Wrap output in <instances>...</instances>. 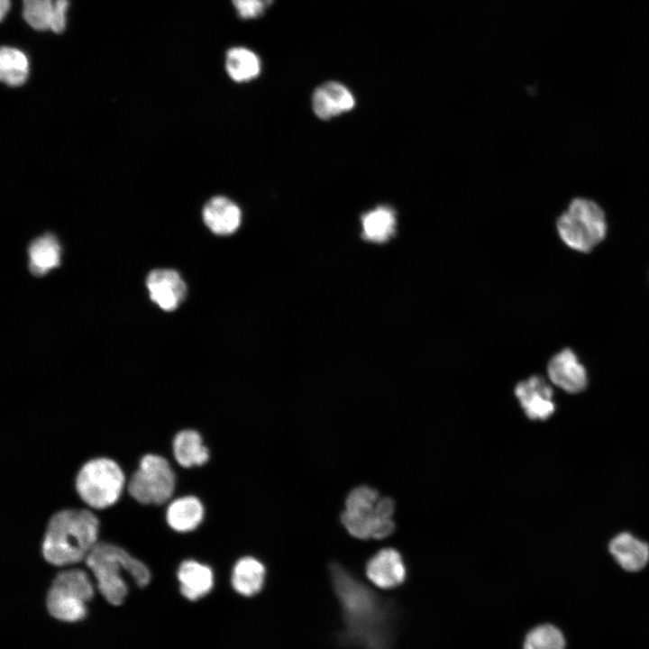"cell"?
<instances>
[{"mask_svg": "<svg viewBox=\"0 0 649 649\" xmlns=\"http://www.w3.org/2000/svg\"><path fill=\"white\" fill-rule=\"evenodd\" d=\"M93 594V585L85 571H61L53 579L47 593L48 611L62 621L80 620L87 614L86 603L92 599Z\"/></svg>", "mask_w": 649, "mask_h": 649, "instance_id": "cell-7", "label": "cell"}, {"mask_svg": "<svg viewBox=\"0 0 649 649\" xmlns=\"http://www.w3.org/2000/svg\"><path fill=\"white\" fill-rule=\"evenodd\" d=\"M124 484L121 467L107 457L93 458L78 470L75 488L79 498L96 509L105 508L120 498Z\"/></svg>", "mask_w": 649, "mask_h": 649, "instance_id": "cell-6", "label": "cell"}, {"mask_svg": "<svg viewBox=\"0 0 649 649\" xmlns=\"http://www.w3.org/2000/svg\"><path fill=\"white\" fill-rule=\"evenodd\" d=\"M10 7H11V1H10V0H0V18H1V21H3L4 18H5V16L7 14Z\"/></svg>", "mask_w": 649, "mask_h": 649, "instance_id": "cell-28", "label": "cell"}, {"mask_svg": "<svg viewBox=\"0 0 649 649\" xmlns=\"http://www.w3.org/2000/svg\"><path fill=\"white\" fill-rule=\"evenodd\" d=\"M29 74L26 55L13 47H2L0 50V78L3 82L17 87L25 82Z\"/></svg>", "mask_w": 649, "mask_h": 649, "instance_id": "cell-23", "label": "cell"}, {"mask_svg": "<svg viewBox=\"0 0 649 649\" xmlns=\"http://www.w3.org/2000/svg\"><path fill=\"white\" fill-rule=\"evenodd\" d=\"M365 571L370 582L382 590L398 587L407 576L402 556L393 548H384L375 553L368 561Z\"/></svg>", "mask_w": 649, "mask_h": 649, "instance_id": "cell-11", "label": "cell"}, {"mask_svg": "<svg viewBox=\"0 0 649 649\" xmlns=\"http://www.w3.org/2000/svg\"><path fill=\"white\" fill-rule=\"evenodd\" d=\"M361 236L368 242L384 243L397 231V213L388 206H379L361 217Z\"/></svg>", "mask_w": 649, "mask_h": 649, "instance_id": "cell-17", "label": "cell"}, {"mask_svg": "<svg viewBox=\"0 0 649 649\" xmlns=\"http://www.w3.org/2000/svg\"><path fill=\"white\" fill-rule=\"evenodd\" d=\"M69 5V0H54L50 30L56 33H60L64 31L66 27V13Z\"/></svg>", "mask_w": 649, "mask_h": 649, "instance_id": "cell-27", "label": "cell"}, {"mask_svg": "<svg viewBox=\"0 0 649 649\" xmlns=\"http://www.w3.org/2000/svg\"><path fill=\"white\" fill-rule=\"evenodd\" d=\"M355 105L352 93L334 81L325 82L314 91L312 108L317 117L328 120L352 110Z\"/></svg>", "mask_w": 649, "mask_h": 649, "instance_id": "cell-13", "label": "cell"}, {"mask_svg": "<svg viewBox=\"0 0 649 649\" xmlns=\"http://www.w3.org/2000/svg\"><path fill=\"white\" fill-rule=\"evenodd\" d=\"M28 255L31 272L41 276L59 265L61 249L54 235L45 233L31 242Z\"/></svg>", "mask_w": 649, "mask_h": 649, "instance_id": "cell-21", "label": "cell"}, {"mask_svg": "<svg viewBox=\"0 0 649 649\" xmlns=\"http://www.w3.org/2000/svg\"><path fill=\"white\" fill-rule=\"evenodd\" d=\"M172 448L175 460L185 468L201 466L209 460V450L200 434L192 429L181 430L174 436Z\"/></svg>", "mask_w": 649, "mask_h": 649, "instance_id": "cell-20", "label": "cell"}, {"mask_svg": "<svg viewBox=\"0 0 649 649\" xmlns=\"http://www.w3.org/2000/svg\"><path fill=\"white\" fill-rule=\"evenodd\" d=\"M394 510L391 498L379 497L370 487L359 486L348 494L341 522L357 539H383L395 530Z\"/></svg>", "mask_w": 649, "mask_h": 649, "instance_id": "cell-5", "label": "cell"}, {"mask_svg": "<svg viewBox=\"0 0 649 649\" xmlns=\"http://www.w3.org/2000/svg\"><path fill=\"white\" fill-rule=\"evenodd\" d=\"M151 299L165 311L175 310L187 296V285L174 270H151L146 279Z\"/></svg>", "mask_w": 649, "mask_h": 649, "instance_id": "cell-10", "label": "cell"}, {"mask_svg": "<svg viewBox=\"0 0 649 649\" xmlns=\"http://www.w3.org/2000/svg\"><path fill=\"white\" fill-rule=\"evenodd\" d=\"M99 521L87 509L65 508L48 520L41 553L55 566H65L85 560L97 543Z\"/></svg>", "mask_w": 649, "mask_h": 649, "instance_id": "cell-2", "label": "cell"}, {"mask_svg": "<svg viewBox=\"0 0 649 649\" xmlns=\"http://www.w3.org/2000/svg\"><path fill=\"white\" fill-rule=\"evenodd\" d=\"M225 69L233 80L239 83L247 82L259 76L261 61L253 51L236 47L227 51Z\"/></svg>", "mask_w": 649, "mask_h": 649, "instance_id": "cell-22", "label": "cell"}, {"mask_svg": "<svg viewBox=\"0 0 649 649\" xmlns=\"http://www.w3.org/2000/svg\"><path fill=\"white\" fill-rule=\"evenodd\" d=\"M23 16L37 31L50 30L54 0H23Z\"/></svg>", "mask_w": 649, "mask_h": 649, "instance_id": "cell-25", "label": "cell"}, {"mask_svg": "<svg viewBox=\"0 0 649 649\" xmlns=\"http://www.w3.org/2000/svg\"><path fill=\"white\" fill-rule=\"evenodd\" d=\"M566 637L552 623H540L531 627L524 636L522 649H566Z\"/></svg>", "mask_w": 649, "mask_h": 649, "instance_id": "cell-24", "label": "cell"}, {"mask_svg": "<svg viewBox=\"0 0 649 649\" xmlns=\"http://www.w3.org/2000/svg\"><path fill=\"white\" fill-rule=\"evenodd\" d=\"M206 225L217 235H230L237 231L242 222L240 207L231 199L217 196L212 197L203 208Z\"/></svg>", "mask_w": 649, "mask_h": 649, "instance_id": "cell-14", "label": "cell"}, {"mask_svg": "<svg viewBox=\"0 0 649 649\" xmlns=\"http://www.w3.org/2000/svg\"><path fill=\"white\" fill-rule=\"evenodd\" d=\"M273 0H232L240 17L253 19L261 15Z\"/></svg>", "mask_w": 649, "mask_h": 649, "instance_id": "cell-26", "label": "cell"}, {"mask_svg": "<svg viewBox=\"0 0 649 649\" xmlns=\"http://www.w3.org/2000/svg\"><path fill=\"white\" fill-rule=\"evenodd\" d=\"M609 552L622 569L638 571L649 562V545L629 533H621L609 543Z\"/></svg>", "mask_w": 649, "mask_h": 649, "instance_id": "cell-16", "label": "cell"}, {"mask_svg": "<svg viewBox=\"0 0 649 649\" xmlns=\"http://www.w3.org/2000/svg\"><path fill=\"white\" fill-rule=\"evenodd\" d=\"M175 488V475L169 462L153 453L143 455L132 474L128 494L141 504L161 505L168 501Z\"/></svg>", "mask_w": 649, "mask_h": 649, "instance_id": "cell-8", "label": "cell"}, {"mask_svg": "<svg viewBox=\"0 0 649 649\" xmlns=\"http://www.w3.org/2000/svg\"><path fill=\"white\" fill-rule=\"evenodd\" d=\"M515 395L532 420H546L554 413L553 390L543 377L535 375L520 381L515 388Z\"/></svg>", "mask_w": 649, "mask_h": 649, "instance_id": "cell-9", "label": "cell"}, {"mask_svg": "<svg viewBox=\"0 0 649 649\" xmlns=\"http://www.w3.org/2000/svg\"><path fill=\"white\" fill-rule=\"evenodd\" d=\"M329 571L342 608L343 641L361 649H385L380 598L341 564L333 562Z\"/></svg>", "mask_w": 649, "mask_h": 649, "instance_id": "cell-1", "label": "cell"}, {"mask_svg": "<svg viewBox=\"0 0 649 649\" xmlns=\"http://www.w3.org/2000/svg\"><path fill=\"white\" fill-rule=\"evenodd\" d=\"M177 578L181 594L192 601L207 595L215 583L212 569L195 560L183 561L178 566Z\"/></svg>", "mask_w": 649, "mask_h": 649, "instance_id": "cell-15", "label": "cell"}, {"mask_svg": "<svg viewBox=\"0 0 649 649\" xmlns=\"http://www.w3.org/2000/svg\"><path fill=\"white\" fill-rule=\"evenodd\" d=\"M204 517L202 502L195 496H184L171 501L166 510L168 525L175 531L186 533L196 529Z\"/></svg>", "mask_w": 649, "mask_h": 649, "instance_id": "cell-18", "label": "cell"}, {"mask_svg": "<svg viewBox=\"0 0 649 649\" xmlns=\"http://www.w3.org/2000/svg\"><path fill=\"white\" fill-rule=\"evenodd\" d=\"M547 373L554 385L568 393H579L588 384L586 370L571 349L561 351L549 361Z\"/></svg>", "mask_w": 649, "mask_h": 649, "instance_id": "cell-12", "label": "cell"}, {"mask_svg": "<svg viewBox=\"0 0 649 649\" xmlns=\"http://www.w3.org/2000/svg\"><path fill=\"white\" fill-rule=\"evenodd\" d=\"M85 562L96 577L99 591L115 606L123 603L128 592L121 569L126 571L139 587L146 586L151 579L150 571L142 561L112 543L97 542Z\"/></svg>", "mask_w": 649, "mask_h": 649, "instance_id": "cell-3", "label": "cell"}, {"mask_svg": "<svg viewBox=\"0 0 649 649\" xmlns=\"http://www.w3.org/2000/svg\"><path fill=\"white\" fill-rule=\"evenodd\" d=\"M265 566L251 556L240 558L233 565L231 583L233 590L243 597L259 593L264 584Z\"/></svg>", "mask_w": 649, "mask_h": 649, "instance_id": "cell-19", "label": "cell"}, {"mask_svg": "<svg viewBox=\"0 0 649 649\" xmlns=\"http://www.w3.org/2000/svg\"><path fill=\"white\" fill-rule=\"evenodd\" d=\"M608 214L597 200L584 196L572 197L555 218L560 240L570 249L588 253L607 238Z\"/></svg>", "mask_w": 649, "mask_h": 649, "instance_id": "cell-4", "label": "cell"}]
</instances>
